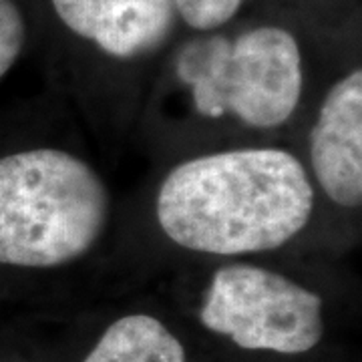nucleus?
I'll use <instances>...</instances> for the list:
<instances>
[{"instance_id": "f257e3e1", "label": "nucleus", "mask_w": 362, "mask_h": 362, "mask_svg": "<svg viewBox=\"0 0 362 362\" xmlns=\"http://www.w3.org/2000/svg\"><path fill=\"white\" fill-rule=\"evenodd\" d=\"M314 189L300 159L247 147L187 159L159 185L156 216L177 246L242 256L288 244L312 218Z\"/></svg>"}, {"instance_id": "f03ea898", "label": "nucleus", "mask_w": 362, "mask_h": 362, "mask_svg": "<svg viewBox=\"0 0 362 362\" xmlns=\"http://www.w3.org/2000/svg\"><path fill=\"white\" fill-rule=\"evenodd\" d=\"M109 216V189L85 159L52 147L0 156V268L77 262L97 246Z\"/></svg>"}, {"instance_id": "7ed1b4c3", "label": "nucleus", "mask_w": 362, "mask_h": 362, "mask_svg": "<svg viewBox=\"0 0 362 362\" xmlns=\"http://www.w3.org/2000/svg\"><path fill=\"white\" fill-rule=\"evenodd\" d=\"M175 71L192 89L197 113L233 115L258 129L280 127L294 115L304 87L300 47L280 26L250 28L235 39L189 40Z\"/></svg>"}, {"instance_id": "20e7f679", "label": "nucleus", "mask_w": 362, "mask_h": 362, "mask_svg": "<svg viewBox=\"0 0 362 362\" xmlns=\"http://www.w3.org/2000/svg\"><path fill=\"white\" fill-rule=\"evenodd\" d=\"M322 306L316 292L284 274L238 262L214 274L199 320L240 349L304 354L322 340Z\"/></svg>"}, {"instance_id": "39448f33", "label": "nucleus", "mask_w": 362, "mask_h": 362, "mask_svg": "<svg viewBox=\"0 0 362 362\" xmlns=\"http://www.w3.org/2000/svg\"><path fill=\"white\" fill-rule=\"evenodd\" d=\"M314 175L330 202L362 204V71L354 69L326 93L310 133Z\"/></svg>"}, {"instance_id": "423d86ee", "label": "nucleus", "mask_w": 362, "mask_h": 362, "mask_svg": "<svg viewBox=\"0 0 362 362\" xmlns=\"http://www.w3.org/2000/svg\"><path fill=\"white\" fill-rule=\"evenodd\" d=\"M69 30L117 59L156 51L175 21L173 0H51Z\"/></svg>"}, {"instance_id": "0eeeda50", "label": "nucleus", "mask_w": 362, "mask_h": 362, "mask_svg": "<svg viewBox=\"0 0 362 362\" xmlns=\"http://www.w3.org/2000/svg\"><path fill=\"white\" fill-rule=\"evenodd\" d=\"M83 362H187V358L180 338L161 320L149 314H129L109 324Z\"/></svg>"}, {"instance_id": "6e6552de", "label": "nucleus", "mask_w": 362, "mask_h": 362, "mask_svg": "<svg viewBox=\"0 0 362 362\" xmlns=\"http://www.w3.org/2000/svg\"><path fill=\"white\" fill-rule=\"evenodd\" d=\"M175 13L195 30H214L230 23L246 0H173Z\"/></svg>"}, {"instance_id": "1a4fd4ad", "label": "nucleus", "mask_w": 362, "mask_h": 362, "mask_svg": "<svg viewBox=\"0 0 362 362\" xmlns=\"http://www.w3.org/2000/svg\"><path fill=\"white\" fill-rule=\"evenodd\" d=\"M26 42V23L14 0H0V78L16 65Z\"/></svg>"}]
</instances>
